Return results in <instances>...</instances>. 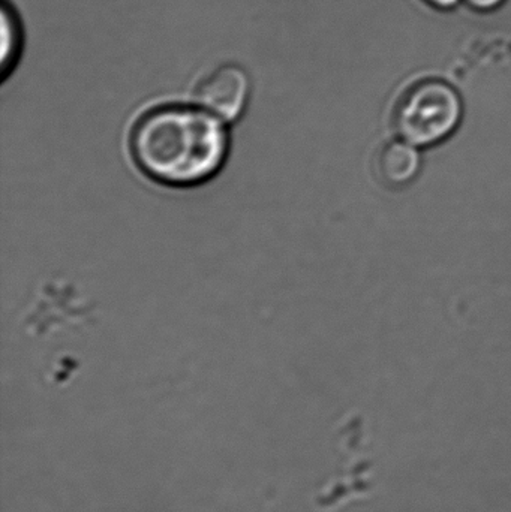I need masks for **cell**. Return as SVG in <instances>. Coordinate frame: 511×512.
<instances>
[{
	"label": "cell",
	"instance_id": "1",
	"mask_svg": "<svg viewBox=\"0 0 511 512\" xmlns=\"http://www.w3.org/2000/svg\"><path fill=\"white\" fill-rule=\"evenodd\" d=\"M224 120L203 107L164 104L138 117L129 134L132 162L156 185L191 189L215 179L230 155Z\"/></svg>",
	"mask_w": 511,
	"mask_h": 512
},
{
	"label": "cell",
	"instance_id": "2",
	"mask_svg": "<svg viewBox=\"0 0 511 512\" xmlns=\"http://www.w3.org/2000/svg\"><path fill=\"white\" fill-rule=\"evenodd\" d=\"M464 117L459 93L443 80H422L408 87L393 110L399 138L417 147L443 143L455 134Z\"/></svg>",
	"mask_w": 511,
	"mask_h": 512
},
{
	"label": "cell",
	"instance_id": "3",
	"mask_svg": "<svg viewBox=\"0 0 511 512\" xmlns=\"http://www.w3.org/2000/svg\"><path fill=\"white\" fill-rule=\"evenodd\" d=\"M200 107L224 122H236L245 113L251 96L248 72L234 63H225L207 72L194 90Z\"/></svg>",
	"mask_w": 511,
	"mask_h": 512
},
{
	"label": "cell",
	"instance_id": "4",
	"mask_svg": "<svg viewBox=\"0 0 511 512\" xmlns=\"http://www.w3.org/2000/svg\"><path fill=\"white\" fill-rule=\"evenodd\" d=\"M422 158L419 150L408 141H390L378 149L374 158V173L378 182L392 191L410 186L419 176Z\"/></svg>",
	"mask_w": 511,
	"mask_h": 512
},
{
	"label": "cell",
	"instance_id": "5",
	"mask_svg": "<svg viewBox=\"0 0 511 512\" xmlns=\"http://www.w3.org/2000/svg\"><path fill=\"white\" fill-rule=\"evenodd\" d=\"M2 54L0 74L3 80L9 77L20 62L24 47V29L17 9L9 0H2Z\"/></svg>",
	"mask_w": 511,
	"mask_h": 512
},
{
	"label": "cell",
	"instance_id": "6",
	"mask_svg": "<svg viewBox=\"0 0 511 512\" xmlns=\"http://www.w3.org/2000/svg\"><path fill=\"white\" fill-rule=\"evenodd\" d=\"M471 8L476 9L480 12L494 11V9L500 8L506 0H465Z\"/></svg>",
	"mask_w": 511,
	"mask_h": 512
},
{
	"label": "cell",
	"instance_id": "7",
	"mask_svg": "<svg viewBox=\"0 0 511 512\" xmlns=\"http://www.w3.org/2000/svg\"><path fill=\"white\" fill-rule=\"evenodd\" d=\"M423 2L434 6V8L441 9V11H449V9L456 8L461 0H423Z\"/></svg>",
	"mask_w": 511,
	"mask_h": 512
}]
</instances>
